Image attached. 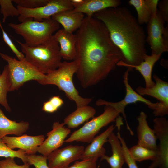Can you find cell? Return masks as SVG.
<instances>
[{"label": "cell", "instance_id": "1", "mask_svg": "<svg viewBox=\"0 0 168 168\" xmlns=\"http://www.w3.org/2000/svg\"><path fill=\"white\" fill-rule=\"evenodd\" d=\"M76 35V74L86 88L105 79L124 56L104 24L93 16L85 17Z\"/></svg>", "mask_w": 168, "mask_h": 168}, {"label": "cell", "instance_id": "2", "mask_svg": "<svg viewBox=\"0 0 168 168\" xmlns=\"http://www.w3.org/2000/svg\"><path fill=\"white\" fill-rule=\"evenodd\" d=\"M93 17L104 24L113 42L122 52L124 63L137 65L143 61L147 54L146 34L128 8H108L95 13Z\"/></svg>", "mask_w": 168, "mask_h": 168}, {"label": "cell", "instance_id": "3", "mask_svg": "<svg viewBox=\"0 0 168 168\" xmlns=\"http://www.w3.org/2000/svg\"><path fill=\"white\" fill-rule=\"evenodd\" d=\"M16 41L25 60L42 73L46 74L55 70L62 62L59 45L53 35L44 43L34 47Z\"/></svg>", "mask_w": 168, "mask_h": 168}, {"label": "cell", "instance_id": "4", "mask_svg": "<svg viewBox=\"0 0 168 168\" xmlns=\"http://www.w3.org/2000/svg\"><path fill=\"white\" fill-rule=\"evenodd\" d=\"M8 25L16 33L23 38L25 43L30 47L44 43L60 28V24L51 18L41 21L28 18L20 23H10Z\"/></svg>", "mask_w": 168, "mask_h": 168}, {"label": "cell", "instance_id": "5", "mask_svg": "<svg viewBox=\"0 0 168 168\" xmlns=\"http://www.w3.org/2000/svg\"><path fill=\"white\" fill-rule=\"evenodd\" d=\"M77 69L74 60L61 62L55 70L46 74L47 78L44 85H53L64 92L66 96L74 101L77 107L87 105L91 98H83L79 94L73 82V77Z\"/></svg>", "mask_w": 168, "mask_h": 168}, {"label": "cell", "instance_id": "6", "mask_svg": "<svg viewBox=\"0 0 168 168\" xmlns=\"http://www.w3.org/2000/svg\"><path fill=\"white\" fill-rule=\"evenodd\" d=\"M0 56L7 63L10 82L9 91L19 89L26 82L35 80L44 85L47 77L40 72L25 59L17 60L0 52Z\"/></svg>", "mask_w": 168, "mask_h": 168}, {"label": "cell", "instance_id": "7", "mask_svg": "<svg viewBox=\"0 0 168 168\" xmlns=\"http://www.w3.org/2000/svg\"><path fill=\"white\" fill-rule=\"evenodd\" d=\"M120 114L112 107L105 105L102 114L93 118L82 127L73 132L65 142L70 143L76 141L90 143L103 127L115 121Z\"/></svg>", "mask_w": 168, "mask_h": 168}, {"label": "cell", "instance_id": "8", "mask_svg": "<svg viewBox=\"0 0 168 168\" xmlns=\"http://www.w3.org/2000/svg\"><path fill=\"white\" fill-rule=\"evenodd\" d=\"M158 9L154 12L147 23L146 42L150 45L152 54H162L168 51V26Z\"/></svg>", "mask_w": 168, "mask_h": 168}, {"label": "cell", "instance_id": "9", "mask_svg": "<svg viewBox=\"0 0 168 168\" xmlns=\"http://www.w3.org/2000/svg\"><path fill=\"white\" fill-rule=\"evenodd\" d=\"M133 69L132 68H128L123 76V82L125 86L126 91L125 96L123 99L118 102H111L102 99H99L96 103L98 106H111L119 112L120 114H122L125 121L127 129L129 131L130 134H132L133 132L129 126L126 119L125 112V109L126 106L129 104L141 102L145 103L149 108L154 110L156 109L158 104V102L156 103H152L138 94L133 89L129 84L128 82L129 73L133 70Z\"/></svg>", "mask_w": 168, "mask_h": 168}, {"label": "cell", "instance_id": "10", "mask_svg": "<svg viewBox=\"0 0 168 168\" xmlns=\"http://www.w3.org/2000/svg\"><path fill=\"white\" fill-rule=\"evenodd\" d=\"M17 8L19 13L18 19L21 22L28 18L41 21L51 18L59 12L74 9L70 0H49L46 5L34 9L25 8L17 5Z\"/></svg>", "mask_w": 168, "mask_h": 168}, {"label": "cell", "instance_id": "11", "mask_svg": "<svg viewBox=\"0 0 168 168\" xmlns=\"http://www.w3.org/2000/svg\"><path fill=\"white\" fill-rule=\"evenodd\" d=\"M153 130L157 140L156 156L148 168H168V121L163 117L153 120Z\"/></svg>", "mask_w": 168, "mask_h": 168}, {"label": "cell", "instance_id": "12", "mask_svg": "<svg viewBox=\"0 0 168 168\" xmlns=\"http://www.w3.org/2000/svg\"><path fill=\"white\" fill-rule=\"evenodd\" d=\"M153 77L156 82L153 87L147 88L139 86L136 91L142 96L148 95L158 100L159 101L158 106L153 114L155 116L162 117L168 114V83L156 74Z\"/></svg>", "mask_w": 168, "mask_h": 168}, {"label": "cell", "instance_id": "13", "mask_svg": "<svg viewBox=\"0 0 168 168\" xmlns=\"http://www.w3.org/2000/svg\"><path fill=\"white\" fill-rule=\"evenodd\" d=\"M85 149L82 146L69 145L58 149L47 157L49 168H67L72 162L80 159Z\"/></svg>", "mask_w": 168, "mask_h": 168}, {"label": "cell", "instance_id": "14", "mask_svg": "<svg viewBox=\"0 0 168 168\" xmlns=\"http://www.w3.org/2000/svg\"><path fill=\"white\" fill-rule=\"evenodd\" d=\"M63 123L54 122L52 129L47 134V138L39 147L37 152L47 157L53 151L58 149L65 142V139L71 133L70 129Z\"/></svg>", "mask_w": 168, "mask_h": 168}, {"label": "cell", "instance_id": "15", "mask_svg": "<svg viewBox=\"0 0 168 168\" xmlns=\"http://www.w3.org/2000/svg\"><path fill=\"white\" fill-rule=\"evenodd\" d=\"M0 140L11 149L18 148L25 151L26 154L30 155L36 153L45 137L43 135L31 136L26 134L17 137L6 136Z\"/></svg>", "mask_w": 168, "mask_h": 168}, {"label": "cell", "instance_id": "16", "mask_svg": "<svg viewBox=\"0 0 168 168\" xmlns=\"http://www.w3.org/2000/svg\"><path fill=\"white\" fill-rule=\"evenodd\" d=\"M147 118V114L143 111L140 112L137 118L138 122L136 128L138 139L137 144L156 152L157 140L153 129L148 124Z\"/></svg>", "mask_w": 168, "mask_h": 168}, {"label": "cell", "instance_id": "17", "mask_svg": "<svg viewBox=\"0 0 168 168\" xmlns=\"http://www.w3.org/2000/svg\"><path fill=\"white\" fill-rule=\"evenodd\" d=\"M53 36L59 45L62 58L68 61L74 60L76 56V34L62 29L57 30Z\"/></svg>", "mask_w": 168, "mask_h": 168}, {"label": "cell", "instance_id": "18", "mask_svg": "<svg viewBox=\"0 0 168 168\" xmlns=\"http://www.w3.org/2000/svg\"><path fill=\"white\" fill-rule=\"evenodd\" d=\"M162 54H146L144 57V60L137 65H131L126 64L123 61H119L117 66H124L128 68H135L138 71L144 78L145 83V88H149L153 87L155 83L152 80V73L153 67L156 63L160 58Z\"/></svg>", "mask_w": 168, "mask_h": 168}, {"label": "cell", "instance_id": "19", "mask_svg": "<svg viewBox=\"0 0 168 168\" xmlns=\"http://www.w3.org/2000/svg\"><path fill=\"white\" fill-rule=\"evenodd\" d=\"M115 127L114 125H111L100 135L95 137L91 143L85 148L80 159L98 158L105 155L106 150L103 147V145L108 142L109 136L113 132Z\"/></svg>", "mask_w": 168, "mask_h": 168}, {"label": "cell", "instance_id": "20", "mask_svg": "<svg viewBox=\"0 0 168 168\" xmlns=\"http://www.w3.org/2000/svg\"><path fill=\"white\" fill-rule=\"evenodd\" d=\"M84 18V14L72 10L59 12L51 17L61 24L65 30L71 33L79 29Z\"/></svg>", "mask_w": 168, "mask_h": 168}, {"label": "cell", "instance_id": "21", "mask_svg": "<svg viewBox=\"0 0 168 168\" xmlns=\"http://www.w3.org/2000/svg\"><path fill=\"white\" fill-rule=\"evenodd\" d=\"M29 128V124L27 122H17L8 119L0 107V140L7 135L21 136Z\"/></svg>", "mask_w": 168, "mask_h": 168}, {"label": "cell", "instance_id": "22", "mask_svg": "<svg viewBox=\"0 0 168 168\" xmlns=\"http://www.w3.org/2000/svg\"><path fill=\"white\" fill-rule=\"evenodd\" d=\"M108 142L111 146L112 155L111 156L105 155L101 157V160L106 161L111 168H123L125 161L121 144L113 132L109 136Z\"/></svg>", "mask_w": 168, "mask_h": 168}, {"label": "cell", "instance_id": "23", "mask_svg": "<svg viewBox=\"0 0 168 168\" xmlns=\"http://www.w3.org/2000/svg\"><path fill=\"white\" fill-rule=\"evenodd\" d=\"M158 0H130L129 4L135 8L138 15L137 20L140 25L147 24L152 14L157 10Z\"/></svg>", "mask_w": 168, "mask_h": 168}, {"label": "cell", "instance_id": "24", "mask_svg": "<svg viewBox=\"0 0 168 168\" xmlns=\"http://www.w3.org/2000/svg\"><path fill=\"white\" fill-rule=\"evenodd\" d=\"M119 0H86L82 5L72 10L85 14L87 17H92L95 13L105 8L115 7L121 5Z\"/></svg>", "mask_w": 168, "mask_h": 168}, {"label": "cell", "instance_id": "25", "mask_svg": "<svg viewBox=\"0 0 168 168\" xmlns=\"http://www.w3.org/2000/svg\"><path fill=\"white\" fill-rule=\"evenodd\" d=\"M96 113L95 108L88 105L77 107L75 111L65 118L63 123L69 128H76L93 118Z\"/></svg>", "mask_w": 168, "mask_h": 168}, {"label": "cell", "instance_id": "26", "mask_svg": "<svg viewBox=\"0 0 168 168\" xmlns=\"http://www.w3.org/2000/svg\"><path fill=\"white\" fill-rule=\"evenodd\" d=\"M10 86L8 68L6 65L0 75V104L9 112L11 111V109L7 102V94L9 91Z\"/></svg>", "mask_w": 168, "mask_h": 168}, {"label": "cell", "instance_id": "27", "mask_svg": "<svg viewBox=\"0 0 168 168\" xmlns=\"http://www.w3.org/2000/svg\"><path fill=\"white\" fill-rule=\"evenodd\" d=\"M128 149L132 158L136 162H141L147 160L153 161L156 156V151L137 144Z\"/></svg>", "mask_w": 168, "mask_h": 168}, {"label": "cell", "instance_id": "28", "mask_svg": "<svg viewBox=\"0 0 168 168\" xmlns=\"http://www.w3.org/2000/svg\"><path fill=\"white\" fill-rule=\"evenodd\" d=\"M26 153L24 150L19 149L16 151L9 148L4 143L0 140V157H17L20 158L24 163H27Z\"/></svg>", "mask_w": 168, "mask_h": 168}, {"label": "cell", "instance_id": "29", "mask_svg": "<svg viewBox=\"0 0 168 168\" xmlns=\"http://www.w3.org/2000/svg\"><path fill=\"white\" fill-rule=\"evenodd\" d=\"M12 0H0V12L2 15V22L5 21L9 16H18V9L13 5Z\"/></svg>", "mask_w": 168, "mask_h": 168}, {"label": "cell", "instance_id": "30", "mask_svg": "<svg viewBox=\"0 0 168 168\" xmlns=\"http://www.w3.org/2000/svg\"><path fill=\"white\" fill-rule=\"evenodd\" d=\"M117 129L118 132L117 136L120 140L124 157L125 163H126L128 168H138L136 162L133 159L131 156L124 139L121 137L120 133V128Z\"/></svg>", "mask_w": 168, "mask_h": 168}, {"label": "cell", "instance_id": "31", "mask_svg": "<svg viewBox=\"0 0 168 168\" xmlns=\"http://www.w3.org/2000/svg\"><path fill=\"white\" fill-rule=\"evenodd\" d=\"M27 163L33 165L35 168H49L47 163V157L42 155L34 154L26 155Z\"/></svg>", "mask_w": 168, "mask_h": 168}, {"label": "cell", "instance_id": "32", "mask_svg": "<svg viewBox=\"0 0 168 168\" xmlns=\"http://www.w3.org/2000/svg\"><path fill=\"white\" fill-rule=\"evenodd\" d=\"M49 0H13L17 6L21 7L34 9L46 5Z\"/></svg>", "mask_w": 168, "mask_h": 168}, {"label": "cell", "instance_id": "33", "mask_svg": "<svg viewBox=\"0 0 168 168\" xmlns=\"http://www.w3.org/2000/svg\"><path fill=\"white\" fill-rule=\"evenodd\" d=\"M98 159L93 158L76 161L72 165L67 168H99L97 166Z\"/></svg>", "mask_w": 168, "mask_h": 168}, {"label": "cell", "instance_id": "34", "mask_svg": "<svg viewBox=\"0 0 168 168\" xmlns=\"http://www.w3.org/2000/svg\"><path fill=\"white\" fill-rule=\"evenodd\" d=\"M1 29L2 32L3 39L5 43L15 54L19 60L24 59L25 56L24 54L18 50L3 28Z\"/></svg>", "mask_w": 168, "mask_h": 168}, {"label": "cell", "instance_id": "35", "mask_svg": "<svg viewBox=\"0 0 168 168\" xmlns=\"http://www.w3.org/2000/svg\"><path fill=\"white\" fill-rule=\"evenodd\" d=\"M28 163L19 165L16 164L14 158L8 157L0 161V168H30Z\"/></svg>", "mask_w": 168, "mask_h": 168}, {"label": "cell", "instance_id": "36", "mask_svg": "<svg viewBox=\"0 0 168 168\" xmlns=\"http://www.w3.org/2000/svg\"><path fill=\"white\" fill-rule=\"evenodd\" d=\"M157 6L158 12L165 22H168V0H162L159 1Z\"/></svg>", "mask_w": 168, "mask_h": 168}, {"label": "cell", "instance_id": "37", "mask_svg": "<svg viewBox=\"0 0 168 168\" xmlns=\"http://www.w3.org/2000/svg\"><path fill=\"white\" fill-rule=\"evenodd\" d=\"M53 106L58 110L63 104V100L59 96H54L49 100Z\"/></svg>", "mask_w": 168, "mask_h": 168}, {"label": "cell", "instance_id": "38", "mask_svg": "<svg viewBox=\"0 0 168 168\" xmlns=\"http://www.w3.org/2000/svg\"><path fill=\"white\" fill-rule=\"evenodd\" d=\"M42 109L43 111L49 113H53L57 110L49 100L44 103Z\"/></svg>", "mask_w": 168, "mask_h": 168}, {"label": "cell", "instance_id": "39", "mask_svg": "<svg viewBox=\"0 0 168 168\" xmlns=\"http://www.w3.org/2000/svg\"><path fill=\"white\" fill-rule=\"evenodd\" d=\"M74 8H77L82 5L86 0H70Z\"/></svg>", "mask_w": 168, "mask_h": 168}, {"label": "cell", "instance_id": "40", "mask_svg": "<svg viewBox=\"0 0 168 168\" xmlns=\"http://www.w3.org/2000/svg\"><path fill=\"white\" fill-rule=\"evenodd\" d=\"M0 28H2V25H1V22H0Z\"/></svg>", "mask_w": 168, "mask_h": 168}, {"label": "cell", "instance_id": "41", "mask_svg": "<svg viewBox=\"0 0 168 168\" xmlns=\"http://www.w3.org/2000/svg\"><path fill=\"white\" fill-rule=\"evenodd\" d=\"M0 74H1V73H0Z\"/></svg>", "mask_w": 168, "mask_h": 168}]
</instances>
